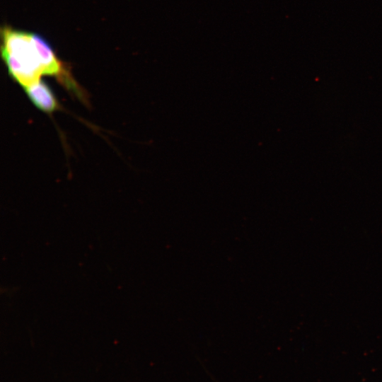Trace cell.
<instances>
[{
    "label": "cell",
    "instance_id": "cell-1",
    "mask_svg": "<svg viewBox=\"0 0 382 382\" xmlns=\"http://www.w3.org/2000/svg\"><path fill=\"white\" fill-rule=\"evenodd\" d=\"M1 56L11 77L23 88L42 75L56 76L74 93L80 87L40 35L5 26L1 29Z\"/></svg>",
    "mask_w": 382,
    "mask_h": 382
},
{
    "label": "cell",
    "instance_id": "cell-2",
    "mask_svg": "<svg viewBox=\"0 0 382 382\" xmlns=\"http://www.w3.org/2000/svg\"><path fill=\"white\" fill-rule=\"evenodd\" d=\"M32 103L40 110L52 112L59 108V104L51 88L44 81L39 80L23 88Z\"/></svg>",
    "mask_w": 382,
    "mask_h": 382
}]
</instances>
